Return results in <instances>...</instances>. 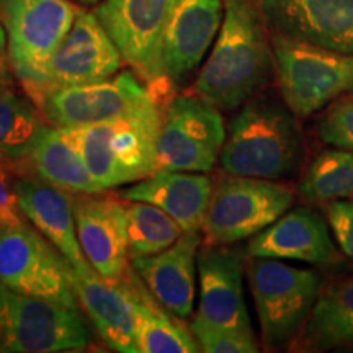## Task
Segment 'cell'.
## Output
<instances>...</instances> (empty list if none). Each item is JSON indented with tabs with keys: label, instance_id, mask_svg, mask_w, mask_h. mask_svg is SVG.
<instances>
[{
	"label": "cell",
	"instance_id": "obj_10",
	"mask_svg": "<svg viewBox=\"0 0 353 353\" xmlns=\"http://www.w3.org/2000/svg\"><path fill=\"white\" fill-rule=\"evenodd\" d=\"M69 270L70 265L59 250L25 221L0 224V285L79 309Z\"/></svg>",
	"mask_w": 353,
	"mask_h": 353
},
{
	"label": "cell",
	"instance_id": "obj_12",
	"mask_svg": "<svg viewBox=\"0 0 353 353\" xmlns=\"http://www.w3.org/2000/svg\"><path fill=\"white\" fill-rule=\"evenodd\" d=\"M224 0H174L159 41L151 85L164 97L201 64L218 34Z\"/></svg>",
	"mask_w": 353,
	"mask_h": 353
},
{
	"label": "cell",
	"instance_id": "obj_4",
	"mask_svg": "<svg viewBox=\"0 0 353 353\" xmlns=\"http://www.w3.org/2000/svg\"><path fill=\"white\" fill-rule=\"evenodd\" d=\"M77 10L74 0H0L12 72L30 99L46 85L48 65Z\"/></svg>",
	"mask_w": 353,
	"mask_h": 353
},
{
	"label": "cell",
	"instance_id": "obj_30",
	"mask_svg": "<svg viewBox=\"0 0 353 353\" xmlns=\"http://www.w3.org/2000/svg\"><path fill=\"white\" fill-rule=\"evenodd\" d=\"M319 136L325 144L353 151V92L330 103L319 121Z\"/></svg>",
	"mask_w": 353,
	"mask_h": 353
},
{
	"label": "cell",
	"instance_id": "obj_5",
	"mask_svg": "<svg viewBox=\"0 0 353 353\" xmlns=\"http://www.w3.org/2000/svg\"><path fill=\"white\" fill-rule=\"evenodd\" d=\"M247 278L260 322L263 345L283 348L293 342L319 298V273L276 259L249 257Z\"/></svg>",
	"mask_w": 353,
	"mask_h": 353
},
{
	"label": "cell",
	"instance_id": "obj_13",
	"mask_svg": "<svg viewBox=\"0 0 353 353\" xmlns=\"http://www.w3.org/2000/svg\"><path fill=\"white\" fill-rule=\"evenodd\" d=\"M125 64L95 12L79 7L76 20L51 57L43 90L105 81L120 72Z\"/></svg>",
	"mask_w": 353,
	"mask_h": 353
},
{
	"label": "cell",
	"instance_id": "obj_32",
	"mask_svg": "<svg viewBox=\"0 0 353 353\" xmlns=\"http://www.w3.org/2000/svg\"><path fill=\"white\" fill-rule=\"evenodd\" d=\"M21 216L23 214L20 213L19 205H17L8 169L3 164H0V224L20 223V221H23Z\"/></svg>",
	"mask_w": 353,
	"mask_h": 353
},
{
	"label": "cell",
	"instance_id": "obj_29",
	"mask_svg": "<svg viewBox=\"0 0 353 353\" xmlns=\"http://www.w3.org/2000/svg\"><path fill=\"white\" fill-rule=\"evenodd\" d=\"M190 330L195 335L201 352L206 353H257L259 342L254 330L226 329L210 325L193 317Z\"/></svg>",
	"mask_w": 353,
	"mask_h": 353
},
{
	"label": "cell",
	"instance_id": "obj_8",
	"mask_svg": "<svg viewBox=\"0 0 353 353\" xmlns=\"http://www.w3.org/2000/svg\"><path fill=\"white\" fill-rule=\"evenodd\" d=\"M90 343L81 309L0 285V353L82 352Z\"/></svg>",
	"mask_w": 353,
	"mask_h": 353
},
{
	"label": "cell",
	"instance_id": "obj_34",
	"mask_svg": "<svg viewBox=\"0 0 353 353\" xmlns=\"http://www.w3.org/2000/svg\"><path fill=\"white\" fill-rule=\"evenodd\" d=\"M74 2L81 3V6H97L101 0H74Z\"/></svg>",
	"mask_w": 353,
	"mask_h": 353
},
{
	"label": "cell",
	"instance_id": "obj_25",
	"mask_svg": "<svg viewBox=\"0 0 353 353\" xmlns=\"http://www.w3.org/2000/svg\"><path fill=\"white\" fill-rule=\"evenodd\" d=\"M46 125L34 101L21 95L12 79L0 81V164L26 175L30 156Z\"/></svg>",
	"mask_w": 353,
	"mask_h": 353
},
{
	"label": "cell",
	"instance_id": "obj_6",
	"mask_svg": "<svg viewBox=\"0 0 353 353\" xmlns=\"http://www.w3.org/2000/svg\"><path fill=\"white\" fill-rule=\"evenodd\" d=\"M32 100L48 125L63 130L100 125L161 105V95L132 69L105 81L46 88Z\"/></svg>",
	"mask_w": 353,
	"mask_h": 353
},
{
	"label": "cell",
	"instance_id": "obj_23",
	"mask_svg": "<svg viewBox=\"0 0 353 353\" xmlns=\"http://www.w3.org/2000/svg\"><path fill=\"white\" fill-rule=\"evenodd\" d=\"M130 298L138 353H198L201 352L190 327L159 304L134 268L118 280Z\"/></svg>",
	"mask_w": 353,
	"mask_h": 353
},
{
	"label": "cell",
	"instance_id": "obj_19",
	"mask_svg": "<svg viewBox=\"0 0 353 353\" xmlns=\"http://www.w3.org/2000/svg\"><path fill=\"white\" fill-rule=\"evenodd\" d=\"M200 245L201 231L185 232L169 249L131 260V267L159 304L182 321L188 319L195 307Z\"/></svg>",
	"mask_w": 353,
	"mask_h": 353
},
{
	"label": "cell",
	"instance_id": "obj_7",
	"mask_svg": "<svg viewBox=\"0 0 353 353\" xmlns=\"http://www.w3.org/2000/svg\"><path fill=\"white\" fill-rule=\"evenodd\" d=\"M281 99L307 118L353 92V52H339L272 34Z\"/></svg>",
	"mask_w": 353,
	"mask_h": 353
},
{
	"label": "cell",
	"instance_id": "obj_26",
	"mask_svg": "<svg viewBox=\"0 0 353 353\" xmlns=\"http://www.w3.org/2000/svg\"><path fill=\"white\" fill-rule=\"evenodd\" d=\"M306 342L317 350L353 345V276L321 291L306 322Z\"/></svg>",
	"mask_w": 353,
	"mask_h": 353
},
{
	"label": "cell",
	"instance_id": "obj_24",
	"mask_svg": "<svg viewBox=\"0 0 353 353\" xmlns=\"http://www.w3.org/2000/svg\"><path fill=\"white\" fill-rule=\"evenodd\" d=\"M68 193H101L83 161L76 131L48 125L30 156L26 175Z\"/></svg>",
	"mask_w": 353,
	"mask_h": 353
},
{
	"label": "cell",
	"instance_id": "obj_27",
	"mask_svg": "<svg viewBox=\"0 0 353 353\" xmlns=\"http://www.w3.org/2000/svg\"><path fill=\"white\" fill-rule=\"evenodd\" d=\"M126 211V237L130 259L148 257L174 245L185 231L156 205L123 200Z\"/></svg>",
	"mask_w": 353,
	"mask_h": 353
},
{
	"label": "cell",
	"instance_id": "obj_15",
	"mask_svg": "<svg viewBox=\"0 0 353 353\" xmlns=\"http://www.w3.org/2000/svg\"><path fill=\"white\" fill-rule=\"evenodd\" d=\"M244 254L232 244H206L198 250L200 303L195 319L216 327L252 330L244 298Z\"/></svg>",
	"mask_w": 353,
	"mask_h": 353
},
{
	"label": "cell",
	"instance_id": "obj_33",
	"mask_svg": "<svg viewBox=\"0 0 353 353\" xmlns=\"http://www.w3.org/2000/svg\"><path fill=\"white\" fill-rule=\"evenodd\" d=\"M12 65L10 57H8V39L6 26H3L2 15H0V81L12 79Z\"/></svg>",
	"mask_w": 353,
	"mask_h": 353
},
{
	"label": "cell",
	"instance_id": "obj_9",
	"mask_svg": "<svg viewBox=\"0 0 353 353\" xmlns=\"http://www.w3.org/2000/svg\"><path fill=\"white\" fill-rule=\"evenodd\" d=\"M293 200V190L285 183L229 175L214 185L201 232L208 244L250 239L283 216Z\"/></svg>",
	"mask_w": 353,
	"mask_h": 353
},
{
	"label": "cell",
	"instance_id": "obj_22",
	"mask_svg": "<svg viewBox=\"0 0 353 353\" xmlns=\"http://www.w3.org/2000/svg\"><path fill=\"white\" fill-rule=\"evenodd\" d=\"M213 188V180L201 172L156 170L121 190L118 196L156 205L172 216L185 232H193L201 231Z\"/></svg>",
	"mask_w": 353,
	"mask_h": 353
},
{
	"label": "cell",
	"instance_id": "obj_3",
	"mask_svg": "<svg viewBox=\"0 0 353 353\" xmlns=\"http://www.w3.org/2000/svg\"><path fill=\"white\" fill-rule=\"evenodd\" d=\"M162 110L145 112L76 131L83 161L103 192L139 182L157 170V134Z\"/></svg>",
	"mask_w": 353,
	"mask_h": 353
},
{
	"label": "cell",
	"instance_id": "obj_28",
	"mask_svg": "<svg viewBox=\"0 0 353 353\" xmlns=\"http://www.w3.org/2000/svg\"><path fill=\"white\" fill-rule=\"evenodd\" d=\"M299 193L316 203L353 196V151L337 148L317 156L304 172Z\"/></svg>",
	"mask_w": 353,
	"mask_h": 353
},
{
	"label": "cell",
	"instance_id": "obj_16",
	"mask_svg": "<svg viewBox=\"0 0 353 353\" xmlns=\"http://www.w3.org/2000/svg\"><path fill=\"white\" fill-rule=\"evenodd\" d=\"M172 6L174 0H101L94 8L125 63L145 83L151 81L157 46Z\"/></svg>",
	"mask_w": 353,
	"mask_h": 353
},
{
	"label": "cell",
	"instance_id": "obj_14",
	"mask_svg": "<svg viewBox=\"0 0 353 353\" xmlns=\"http://www.w3.org/2000/svg\"><path fill=\"white\" fill-rule=\"evenodd\" d=\"M270 34L353 52V0H259Z\"/></svg>",
	"mask_w": 353,
	"mask_h": 353
},
{
	"label": "cell",
	"instance_id": "obj_11",
	"mask_svg": "<svg viewBox=\"0 0 353 353\" xmlns=\"http://www.w3.org/2000/svg\"><path fill=\"white\" fill-rule=\"evenodd\" d=\"M226 141L223 114L198 95H175L164 105L157 134V170H213Z\"/></svg>",
	"mask_w": 353,
	"mask_h": 353
},
{
	"label": "cell",
	"instance_id": "obj_2",
	"mask_svg": "<svg viewBox=\"0 0 353 353\" xmlns=\"http://www.w3.org/2000/svg\"><path fill=\"white\" fill-rule=\"evenodd\" d=\"M303 154L296 114L283 100L260 92L229 121L219 164L228 175L278 180L296 174Z\"/></svg>",
	"mask_w": 353,
	"mask_h": 353
},
{
	"label": "cell",
	"instance_id": "obj_1",
	"mask_svg": "<svg viewBox=\"0 0 353 353\" xmlns=\"http://www.w3.org/2000/svg\"><path fill=\"white\" fill-rule=\"evenodd\" d=\"M276 76L272 34L259 0H224L213 51L193 83V94L221 112L241 108Z\"/></svg>",
	"mask_w": 353,
	"mask_h": 353
},
{
	"label": "cell",
	"instance_id": "obj_17",
	"mask_svg": "<svg viewBox=\"0 0 353 353\" xmlns=\"http://www.w3.org/2000/svg\"><path fill=\"white\" fill-rule=\"evenodd\" d=\"M101 193H72L77 237L88 263L118 281L130 268L125 203Z\"/></svg>",
	"mask_w": 353,
	"mask_h": 353
},
{
	"label": "cell",
	"instance_id": "obj_18",
	"mask_svg": "<svg viewBox=\"0 0 353 353\" xmlns=\"http://www.w3.org/2000/svg\"><path fill=\"white\" fill-rule=\"evenodd\" d=\"M330 226L316 210L294 208L286 211L275 223L250 237L245 247L247 257L296 260L312 265L337 262Z\"/></svg>",
	"mask_w": 353,
	"mask_h": 353
},
{
	"label": "cell",
	"instance_id": "obj_21",
	"mask_svg": "<svg viewBox=\"0 0 353 353\" xmlns=\"http://www.w3.org/2000/svg\"><path fill=\"white\" fill-rule=\"evenodd\" d=\"M13 192L20 213L59 250L70 267L88 265L77 237L72 193L30 176L15 180Z\"/></svg>",
	"mask_w": 353,
	"mask_h": 353
},
{
	"label": "cell",
	"instance_id": "obj_31",
	"mask_svg": "<svg viewBox=\"0 0 353 353\" xmlns=\"http://www.w3.org/2000/svg\"><path fill=\"white\" fill-rule=\"evenodd\" d=\"M325 218L343 254L353 259V196L329 201Z\"/></svg>",
	"mask_w": 353,
	"mask_h": 353
},
{
	"label": "cell",
	"instance_id": "obj_20",
	"mask_svg": "<svg viewBox=\"0 0 353 353\" xmlns=\"http://www.w3.org/2000/svg\"><path fill=\"white\" fill-rule=\"evenodd\" d=\"M79 306L110 350L138 353L130 298L118 281L107 280L90 263L69 270Z\"/></svg>",
	"mask_w": 353,
	"mask_h": 353
}]
</instances>
